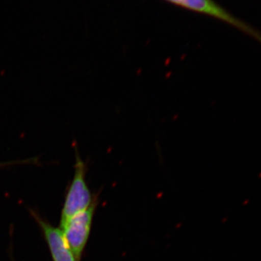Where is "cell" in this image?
<instances>
[{
    "label": "cell",
    "mask_w": 261,
    "mask_h": 261,
    "mask_svg": "<svg viewBox=\"0 0 261 261\" xmlns=\"http://www.w3.org/2000/svg\"><path fill=\"white\" fill-rule=\"evenodd\" d=\"M97 205V199L94 198L88 208L75 214L60 228L76 261L82 260V254L90 234Z\"/></svg>",
    "instance_id": "cell-2"
},
{
    "label": "cell",
    "mask_w": 261,
    "mask_h": 261,
    "mask_svg": "<svg viewBox=\"0 0 261 261\" xmlns=\"http://www.w3.org/2000/svg\"><path fill=\"white\" fill-rule=\"evenodd\" d=\"M31 213L42 229L53 261H76L61 228L55 227L34 211H31Z\"/></svg>",
    "instance_id": "cell-4"
},
{
    "label": "cell",
    "mask_w": 261,
    "mask_h": 261,
    "mask_svg": "<svg viewBox=\"0 0 261 261\" xmlns=\"http://www.w3.org/2000/svg\"><path fill=\"white\" fill-rule=\"evenodd\" d=\"M74 168V176L65 197L64 206L61 213L60 228L75 214L88 208L94 200L86 181L87 166L81 159L77 149Z\"/></svg>",
    "instance_id": "cell-1"
},
{
    "label": "cell",
    "mask_w": 261,
    "mask_h": 261,
    "mask_svg": "<svg viewBox=\"0 0 261 261\" xmlns=\"http://www.w3.org/2000/svg\"><path fill=\"white\" fill-rule=\"evenodd\" d=\"M196 13L217 19L255 38L261 42V33L241 19L234 16L215 0H165Z\"/></svg>",
    "instance_id": "cell-3"
},
{
    "label": "cell",
    "mask_w": 261,
    "mask_h": 261,
    "mask_svg": "<svg viewBox=\"0 0 261 261\" xmlns=\"http://www.w3.org/2000/svg\"><path fill=\"white\" fill-rule=\"evenodd\" d=\"M36 160H25V161H11V162L0 163V168L5 166H14V165L24 164V163H35Z\"/></svg>",
    "instance_id": "cell-5"
}]
</instances>
